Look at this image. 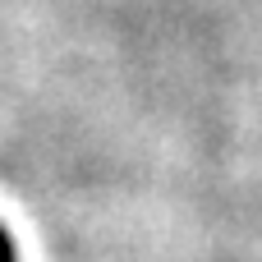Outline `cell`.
I'll list each match as a JSON object with an SVG mask.
<instances>
[{
  "mask_svg": "<svg viewBox=\"0 0 262 262\" xmlns=\"http://www.w3.org/2000/svg\"><path fill=\"white\" fill-rule=\"evenodd\" d=\"M0 262H18L14 258V239H9L5 230H0Z\"/></svg>",
  "mask_w": 262,
  "mask_h": 262,
  "instance_id": "cell-1",
  "label": "cell"
}]
</instances>
